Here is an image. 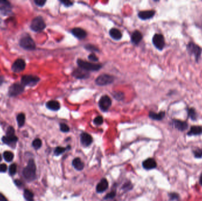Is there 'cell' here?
Listing matches in <instances>:
<instances>
[{
	"instance_id": "obj_1",
	"label": "cell",
	"mask_w": 202,
	"mask_h": 201,
	"mask_svg": "<svg viewBox=\"0 0 202 201\" xmlns=\"http://www.w3.org/2000/svg\"><path fill=\"white\" fill-rule=\"evenodd\" d=\"M36 167L33 159H30L29 161L27 166L23 169L22 174L28 181H32L35 179L36 177Z\"/></svg>"
},
{
	"instance_id": "obj_2",
	"label": "cell",
	"mask_w": 202,
	"mask_h": 201,
	"mask_svg": "<svg viewBox=\"0 0 202 201\" xmlns=\"http://www.w3.org/2000/svg\"><path fill=\"white\" fill-rule=\"evenodd\" d=\"M186 48L188 53L194 56L196 61H198L202 55V49L200 47L194 42H189L186 45Z\"/></svg>"
},
{
	"instance_id": "obj_3",
	"label": "cell",
	"mask_w": 202,
	"mask_h": 201,
	"mask_svg": "<svg viewBox=\"0 0 202 201\" xmlns=\"http://www.w3.org/2000/svg\"><path fill=\"white\" fill-rule=\"evenodd\" d=\"M30 28L35 32H40L43 31L45 28V24L43 18L40 16L35 17L32 21Z\"/></svg>"
},
{
	"instance_id": "obj_4",
	"label": "cell",
	"mask_w": 202,
	"mask_h": 201,
	"mask_svg": "<svg viewBox=\"0 0 202 201\" xmlns=\"http://www.w3.org/2000/svg\"><path fill=\"white\" fill-rule=\"evenodd\" d=\"M77 63L80 68L88 71H97L99 70L102 66L99 64L96 63H92L88 62L81 59H78L77 60Z\"/></svg>"
},
{
	"instance_id": "obj_5",
	"label": "cell",
	"mask_w": 202,
	"mask_h": 201,
	"mask_svg": "<svg viewBox=\"0 0 202 201\" xmlns=\"http://www.w3.org/2000/svg\"><path fill=\"white\" fill-rule=\"evenodd\" d=\"M20 45L23 48L29 50H33L35 48V44L29 35L22 37L20 40Z\"/></svg>"
},
{
	"instance_id": "obj_6",
	"label": "cell",
	"mask_w": 202,
	"mask_h": 201,
	"mask_svg": "<svg viewBox=\"0 0 202 201\" xmlns=\"http://www.w3.org/2000/svg\"><path fill=\"white\" fill-rule=\"evenodd\" d=\"M113 81V76L109 74H102L96 78L95 83L98 86H106L112 83Z\"/></svg>"
},
{
	"instance_id": "obj_7",
	"label": "cell",
	"mask_w": 202,
	"mask_h": 201,
	"mask_svg": "<svg viewBox=\"0 0 202 201\" xmlns=\"http://www.w3.org/2000/svg\"><path fill=\"white\" fill-rule=\"evenodd\" d=\"M40 80V78L37 76L32 75H25L22 76L21 79L22 84L24 86H34Z\"/></svg>"
},
{
	"instance_id": "obj_8",
	"label": "cell",
	"mask_w": 202,
	"mask_h": 201,
	"mask_svg": "<svg viewBox=\"0 0 202 201\" xmlns=\"http://www.w3.org/2000/svg\"><path fill=\"white\" fill-rule=\"evenodd\" d=\"M153 43L159 50H162L165 46L164 36L161 34H156L153 37Z\"/></svg>"
},
{
	"instance_id": "obj_9",
	"label": "cell",
	"mask_w": 202,
	"mask_h": 201,
	"mask_svg": "<svg viewBox=\"0 0 202 201\" xmlns=\"http://www.w3.org/2000/svg\"><path fill=\"white\" fill-rule=\"evenodd\" d=\"M112 101L110 97L106 95L103 96L99 101V106L103 112L107 111L111 106Z\"/></svg>"
},
{
	"instance_id": "obj_10",
	"label": "cell",
	"mask_w": 202,
	"mask_h": 201,
	"mask_svg": "<svg viewBox=\"0 0 202 201\" xmlns=\"http://www.w3.org/2000/svg\"><path fill=\"white\" fill-rule=\"evenodd\" d=\"M24 91V86L19 84L15 83L11 86L8 89V94L10 96H17L22 94Z\"/></svg>"
},
{
	"instance_id": "obj_11",
	"label": "cell",
	"mask_w": 202,
	"mask_h": 201,
	"mask_svg": "<svg viewBox=\"0 0 202 201\" xmlns=\"http://www.w3.org/2000/svg\"><path fill=\"white\" fill-rule=\"evenodd\" d=\"M25 62L22 58L17 59L15 61L12 66V70L15 73L22 72L25 69Z\"/></svg>"
},
{
	"instance_id": "obj_12",
	"label": "cell",
	"mask_w": 202,
	"mask_h": 201,
	"mask_svg": "<svg viewBox=\"0 0 202 201\" xmlns=\"http://www.w3.org/2000/svg\"><path fill=\"white\" fill-rule=\"evenodd\" d=\"M173 124L176 129L180 131H184L188 128V124L186 122L182 121L178 119H173Z\"/></svg>"
},
{
	"instance_id": "obj_13",
	"label": "cell",
	"mask_w": 202,
	"mask_h": 201,
	"mask_svg": "<svg viewBox=\"0 0 202 201\" xmlns=\"http://www.w3.org/2000/svg\"><path fill=\"white\" fill-rule=\"evenodd\" d=\"M73 76H74L76 78L82 79V78H87L89 76V73L87 71L79 68L75 69L73 72Z\"/></svg>"
},
{
	"instance_id": "obj_14",
	"label": "cell",
	"mask_w": 202,
	"mask_h": 201,
	"mask_svg": "<svg viewBox=\"0 0 202 201\" xmlns=\"http://www.w3.org/2000/svg\"><path fill=\"white\" fill-rule=\"evenodd\" d=\"M156 14L154 10H146V11H140L138 13V17L141 20H148L153 18Z\"/></svg>"
},
{
	"instance_id": "obj_15",
	"label": "cell",
	"mask_w": 202,
	"mask_h": 201,
	"mask_svg": "<svg viewBox=\"0 0 202 201\" xmlns=\"http://www.w3.org/2000/svg\"><path fill=\"white\" fill-rule=\"evenodd\" d=\"M80 141L84 146H88L92 142V137L87 133H82L80 135Z\"/></svg>"
},
{
	"instance_id": "obj_16",
	"label": "cell",
	"mask_w": 202,
	"mask_h": 201,
	"mask_svg": "<svg viewBox=\"0 0 202 201\" xmlns=\"http://www.w3.org/2000/svg\"><path fill=\"white\" fill-rule=\"evenodd\" d=\"M143 166L144 169L150 170L156 168L157 163L156 160L153 158H148L144 160L143 163Z\"/></svg>"
},
{
	"instance_id": "obj_17",
	"label": "cell",
	"mask_w": 202,
	"mask_h": 201,
	"mask_svg": "<svg viewBox=\"0 0 202 201\" xmlns=\"http://www.w3.org/2000/svg\"><path fill=\"white\" fill-rule=\"evenodd\" d=\"M72 33L79 39H83L87 35L86 32L81 28H74L72 30Z\"/></svg>"
},
{
	"instance_id": "obj_18",
	"label": "cell",
	"mask_w": 202,
	"mask_h": 201,
	"mask_svg": "<svg viewBox=\"0 0 202 201\" xmlns=\"http://www.w3.org/2000/svg\"><path fill=\"white\" fill-rule=\"evenodd\" d=\"M108 187V182L106 179H102L96 186V191L98 193H102L106 190Z\"/></svg>"
},
{
	"instance_id": "obj_19",
	"label": "cell",
	"mask_w": 202,
	"mask_h": 201,
	"mask_svg": "<svg viewBox=\"0 0 202 201\" xmlns=\"http://www.w3.org/2000/svg\"><path fill=\"white\" fill-rule=\"evenodd\" d=\"M46 106L49 109L53 111L59 110L60 108V103L57 101L56 100L49 101L46 103Z\"/></svg>"
},
{
	"instance_id": "obj_20",
	"label": "cell",
	"mask_w": 202,
	"mask_h": 201,
	"mask_svg": "<svg viewBox=\"0 0 202 201\" xmlns=\"http://www.w3.org/2000/svg\"><path fill=\"white\" fill-rule=\"evenodd\" d=\"M143 39V35L139 31H135L131 35V41L134 44H138Z\"/></svg>"
},
{
	"instance_id": "obj_21",
	"label": "cell",
	"mask_w": 202,
	"mask_h": 201,
	"mask_svg": "<svg viewBox=\"0 0 202 201\" xmlns=\"http://www.w3.org/2000/svg\"><path fill=\"white\" fill-rule=\"evenodd\" d=\"M166 116V113L164 112H160L159 113H155L153 112H150L149 113V117L156 120H162Z\"/></svg>"
},
{
	"instance_id": "obj_22",
	"label": "cell",
	"mask_w": 202,
	"mask_h": 201,
	"mask_svg": "<svg viewBox=\"0 0 202 201\" xmlns=\"http://www.w3.org/2000/svg\"><path fill=\"white\" fill-rule=\"evenodd\" d=\"M202 134V127L199 126H191L187 134L189 136H196Z\"/></svg>"
},
{
	"instance_id": "obj_23",
	"label": "cell",
	"mask_w": 202,
	"mask_h": 201,
	"mask_svg": "<svg viewBox=\"0 0 202 201\" xmlns=\"http://www.w3.org/2000/svg\"><path fill=\"white\" fill-rule=\"evenodd\" d=\"M109 34L113 39L118 40L122 38L123 34L117 28H113L109 31Z\"/></svg>"
},
{
	"instance_id": "obj_24",
	"label": "cell",
	"mask_w": 202,
	"mask_h": 201,
	"mask_svg": "<svg viewBox=\"0 0 202 201\" xmlns=\"http://www.w3.org/2000/svg\"><path fill=\"white\" fill-rule=\"evenodd\" d=\"M2 140L4 143H5L7 145H10L11 143H15L18 140V138L15 136H5L2 137Z\"/></svg>"
},
{
	"instance_id": "obj_25",
	"label": "cell",
	"mask_w": 202,
	"mask_h": 201,
	"mask_svg": "<svg viewBox=\"0 0 202 201\" xmlns=\"http://www.w3.org/2000/svg\"><path fill=\"white\" fill-rule=\"evenodd\" d=\"M73 166L78 170H82L84 168V163L82 162V161L80 160V158H75L72 162Z\"/></svg>"
},
{
	"instance_id": "obj_26",
	"label": "cell",
	"mask_w": 202,
	"mask_h": 201,
	"mask_svg": "<svg viewBox=\"0 0 202 201\" xmlns=\"http://www.w3.org/2000/svg\"><path fill=\"white\" fill-rule=\"evenodd\" d=\"M187 116L189 119H190L192 120H196L197 117V114L196 112V110L193 108V107H190L187 109Z\"/></svg>"
},
{
	"instance_id": "obj_27",
	"label": "cell",
	"mask_w": 202,
	"mask_h": 201,
	"mask_svg": "<svg viewBox=\"0 0 202 201\" xmlns=\"http://www.w3.org/2000/svg\"><path fill=\"white\" fill-rule=\"evenodd\" d=\"M24 196L27 201H34L33 193L31 190L25 189L24 192Z\"/></svg>"
},
{
	"instance_id": "obj_28",
	"label": "cell",
	"mask_w": 202,
	"mask_h": 201,
	"mask_svg": "<svg viewBox=\"0 0 202 201\" xmlns=\"http://www.w3.org/2000/svg\"><path fill=\"white\" fill-rule=\"evenodd\" d=\"M25 114L24 113H20L17 115V123H18V125L19 126V127H22V126H24V123H25Z\"/></svg>"
},
{
	"instance_id": "obj_29",
	"label": "cell",
	"mask_w": 202,
	"mask_h": 201,
	"mask_svg": "<svg viewBox=\"0 0 202 201\" xmlns=\"http://www.w3.org/2000/svg\"><path fill=\"white\" fill-rule=\"evenodd\" d=\"M3 157L4 159L7 161V162H11L14 158V155L11 152H9V151H6L5 152H4L3 154Z\"/></svg>"
},
{
	"instance_id": "obj_30",
	"label": "cell",
	"mask_w": 202,
	"mask_h": 201,
	"mask_svg": "<svg viewBox=\"0 0 202 201\" xmlns=\"http://www.w3.org/2000/svg\"><path fill=\"white\" fill-rule=\"evenodd\" d=\"M42 145V142L40 139H35L33 142V146L36 149H38L41 147Z\"/></svg>"
},
{
	"instance_id": "obj_31",
	"label": "cell",
	"mask_w": 202,
	"mask_h": 201,
	"mask_svg": "<svg viewBox=\"0 0 202 201\" xmlns=\"http://www.w3.org/2000/svg\"><path fill=\"white\" fill-rule=\"evenodd\" d=\"M66 148L63 147H57L55 150V155L56 156H59L62 153H63L65 150H66Z\"/></svg>"
},
{
	"instance_id": "obj_32",
	"label": "cell",
	"mask_w": 202,
	"mask_h": 201,
	"mask_svg": "<svg viewBox=\"0 0 202 201\" xmlns=\"http://www.w3.org/2000/svg\"><path fill=\"white\" fill-rule=\"evenodd\" d=\"M103 122V119L102 116H97L93 120V123H95L96 125H101Z\"/></svg>"
},
{
	"instance_id": "obj_33",
	"label": "cell",
	"mask_w": 202,
	"mask_h": 201,
	"mask_svg": "<svg viewBox=\"0 0 202 201\" xmlns=\"http://www.w3.org/2000/svg\"><path fill=\"white\" fill-rule=\"evenodd\" d=\"M60 130L63 132H68L69 131V127L65 123H61L60 124Z\"/></svg>"
},
{
	"instance_id": "obj_34",
	"label": "cell",
	"mask_w": 202,
	"mask_h": 201,
	"mask_svg": "<svg viewBox=\"0 0 202 201\" xmlns=\"http://www.w3.org/2000/svg\"><path fill=\"white\" fill-rule=\"evenodd\" d=\"M17 172V165L15 164H12L9 168V173L11 175H14Z\"/></svg>"
},
{
	"instance_id": "obj_35",
	"label": "cell",
	"mask_w": 202,
	"mask_h": 201,
	"mask_svg": "<svg viewBox=\"0 0 202 201\" xmlns=\"http://www.w3.org/2000/svg\"><path fill=\"white\" fill-rule=\"evenodd\" d=\"M113 97L116 98L117 100H123L124 97V94L121 92H115L113 94Z\"/></svg>"
},
{
	"instance_id": "obj_36",
	"label": "cell",
	"mask_w": 202,
	"mask_h": 201,
	"mask_svg": "<svg viewBox=\"0 0 202 201\" xmlns=\"http://www.w3.org/2000/svg\"><path fill=\"white\" fill-rule=\"evenodd\" d=\"M7 135L6 136H15V131H14V129L11 126H10L8 127V128L7 129Z\"/></svg>"
},
{
	"instance_id": "obj_37",
	"label": "cell",
	"mask_w": 202,
	"mask_h": 201,
	"mask_svg": "<svg viewBox=\"0 0 202 201\" xmlns=\"http://www.w3.org/2000/svg\"><path fill=\"white\" fill-rule=\"evenodd\" d=\"M85 48L90 51H99L98 49L97 48V47H96L95 46L92 44H88L85 45Z\"/></svg>"
},
{
	"instance_id": "obj_38",
	"label": "cell",
	"mask_w": 202,
	"mask_h": 201,
	"mask_svg": "<svg viewBox=\"0 0 202 201\" xmlns=\"http://www.w3.org/2000/svg\"><path fill=\"white\" fill-rule=\"evenodd\" d=\"M194 155L197 158H201L202 157V149H197L194 151Z\"/></svg>"
},
{
	"instance_id": "obj_39",
	"label": "cell",
	"mask_w": 202,
	"mask_h": 201,
	"mask_svg": "<svg viewBox=\"0 0 202 201\" xmlns=\"http://www.w3.org/2000/svg\"><path fill=\"white\" fill-rule=\"evenodd\" d=\"M88 58L89 60L90 61H93V62H96V61H98V58L97 57V56H96L95 54L93 53H91L90 54L89 57H88Z\"/></svg>"
},
{
	"instance_id": "obj_40",
	"label": "cell",
	"mask_w": 202,
	"mask_h": 201,
	"mask_svg": "<svg viewBox=\"0 0 202 201\" xmlns=\"http://www.w3.org/2000/svg\"><path fill=\"white\" fill-rule=\"evenodd\" d=\"M169 196L170 198L171 201L177 200L179 199V195L176 193H171L169 194Z\"/></svg>"
},
{
	"instance_id": "obj_41",
	"label": "cell",
	"mask_w": 202,
	"mask_h": 201,
	"mask_svg": "<svg viewBox=\"0 0 202 201\" xmlns=\"http://www.w3.org/2000/svg\"><path fill=\"white\" fill-rule=\"evenodd\" d=\"M34 2L37 6L43 7L46 2V1L45 0H35Z\"/></svg>"
},
{
	"instance_id": "obj_42",
	"label": "cell",
	"mask_w": 202,
	"mask_h": 201,
	"mask_svg": "<svg viewBox=\"0 0 202 201\" xmlns=\"http://www.w3.org/2000/svg\"><path fill=\"white\" fill-rule=\"evenodd\" d=\"M60 2H61L64 5H65V6H66V7L72 6V5H73V2L72 1H65V0H64V1H61Z\"/></svg>"
},
{
	"instance_id": "obj_43",
	"label": "cell",
	"mask_w": 202,
	"mask_h": 201,
	"mask_svg": "<svg viewBox=\"0 0 202 201\" xmlns=\"http://www.w3.org/2000/svg\"><path fill=\"white\" fill-rule=\"evenodd\" d=\"M115 195L116 193L115 192H111L106 195L105 199H112L115 196Z\"/></svg>"
},
{
	"instance_id": "obj_44",
	"label": "cell",
	"mask_w": 202,
	"mask_h": 201,
	"mask_svg": "<svg viewBox=\"0 0 202 201\" xmlns=\"http://www.w3.org/2000/svg\"><path fill=\"white\" fill-rule=\"evenodd\" d=\"M7 170V166L5 164H0V172H5Z\"/></svg>"
},
{
	"instance_id": "obj_45",
	"label": "cell",
	"mask_w": 202,
	"mask_h": 201,
	"mask_svg": "<svg viewBox=\"0 0 202 201\" xmlns=\"http://www.w3.org/2000/svg\"><path fill=\"white\" fill-rule=\"evenodd\" d=\"M0 201H8L7 198L1 193H0Z\"/></svg>"
},
{
	"instance_id": "obj_46",
	"label": "cell",
	"mask_w": 202,
	"mask_h": 201,
	"mask_svg": "<svg viewBox=\"0 0 202 201\" xmlns=\"http://www.w3.org/2000/svg\"><path fill=\"white\" fill-rule=\"evenodd\" d=\"M14 182H15V185H16L17 186H20L22 185V182L20 180H15L14 181Z\"/></svg>"
},
{
	"instance_id": "obj_47",
	"label": "cell",
	"mask_w": 202,
	"mask_h": 201,
	"mask_svg": "<svg viewBox=\"0 0 202 201\" xmlns=\"http://www.w3.org/2000/svg\"><path fill=\"white\" fill-rule=\"evenodd\" d=\"M3 81V78L2 77H0V84L2 83Z\"/></svg>"
},
{
	"instance_id": "obj_48",
	"label": "cell",
	"mask_w": 202,
	"mask_h": 201,
	"mask_svg": "<svg viewBox=\"0 0 202 201\" xmlns=\"http://www.w3.org/2000/svg\"><path fill=\"white\" fill-rule=\"evenodd\" d=\"M200 183L202 185V176H201V178H200Z\"/></svg>"
},
{
	"instance_id": "obj_49",
	"label": "cell",
	"mask_w": 202,
	"mask_h": 201,
	"mask_svg": "<svg viewBox=\"0 0 202 201\" xmlns=\"http://www.w3.org/2000/svg\"><path fill=\"white\" fill-rule=\"evenodd\" d=\"M2 160V157H1V155H0V162Z\"/></svg>"
}]
</instances>
